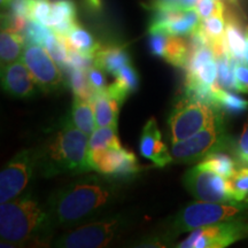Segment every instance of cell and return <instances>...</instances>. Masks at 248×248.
<instances>
[{"instance_id": "obj_24", "label": "cell", "mask_w": 248, "mask_h": 248, "mask_svg": "<svg viewBox=\"0 0 248 248\" xmlns=\"http://www.w3.org/2000/svg\"><path fill=\"white\" fill-rule=\"evenodd\" d=\"M67 38L68 44L71 47H74L80 53L90 55L93 57L95 52L98 51L100 47V44H98L95 42V39L93 38V36L89 32L88 30H85L82 26H79L78 23L68 32L67 36H64Z\"/></svg>"}, {"instance_id": "obj_44", "label": "cell", "mask_w": 248, "mask_h": 248, "mask_svg": "<svg viewBox=\"0 0 248 248\" xmlns=\"http://www.w3.org/2000/svg\"><path fill=\"white\" fill-rule=\"evenodd\" d=\"M11 1L12 0H1V6L2 7H4V6L5 7H8L9 4H11Z\"/></svg>"}, {"instance_id": "obj_8", "label": "cell", "mask_w": 248, "mask_h": 248, "mask_svg": "<svg viewBox=\"0 0 248 248\" xmlns=\"http://www.w3.org/2000/svg\"><path fill=\"white\" fill-rule=\"evenodd\" d=\"M247 237L248 222L245 218H234L193 230L176 247L224 248Z\"/></svg>"}, {"instance_id": "obj_10", "label": "cell", "mask_w": 248, "mask_h": 248, "mask_svg": "<svg viewBox=\"0 0 248 248\" xmlns=\"http://www.w3.org/2000/svg\"><path fill=\"white\" fill-rule=\"evenodd\" d=\"M22 61L43 92H59L66 88V80L62 76L60 67L45 47L36 44H26Z\"/></svg>"}, {"instance_id": "obj_5", "label": "cell", "mask_w": 248, "mask_h": 248, "mask_svg": "<svg viewBox=\"0 0 248 248\" xmlns=\"http://www.w3.org/2000/svg\"><path fill=\"white\" fill-rule=\"evenodd\" d=\"M131 218L125 214L100 217L70 229L53 243L60 248H100L119 239L131 226Z\"/></svg>"}, {"instance_id": "obj_12", "label": "cell", "mask_w": 248, "mask_h": 248, "mask_svg": "<svg viewBox=\"0 0 248 248\" xmlns=\"http://www.w3.org/2000/svg\"><path fill=\"white\" fill-rule=\"evenodd\" d=\"M89 164L92 170L113 179L130 178L141 170L136 155L123 147L89 151Z\"/></svg>"}, {"instance_id": "obj_41", "label": "cell", "mask_w": 248, "mask_h": 248, "mask_svg": "<svg viewBox=\"0 0 248 248\" xmlns=\"http://www.w3.org/2000/svg\"><path fill=\"white\" fill-rule=\"evenodd\" d=\"M30 4H31V0H12L8 7L11 8L12 14L29 18Z\"/></svg>"}, {"instance_id": "obj_43", "label": "cell", "mask_w": 248, "mask_h": 248, "mask_svg": "<svg viewBox=\"0 0 248 248\" xmlns=\"http://www.w3.org/2000/svg\"><path fill=\"white\" fill-rule=\"evenodd\" d=\"M244 63H246L248 66V27L246 31V47H245V53H244Z\"/></svg>"}, {"instance_id": "obj_7", "label": "cell", "mask_w": 248, "mask_h": 248, "mask_svg": "<svg viewBox=\"0 0 248 248\" xmlns=\"http://www.w3.org/2000/svg\"><path fill=\"white\" fill-rule=\"evenodd\" d=\"M229 144L230 140L225 132L223 117H221L191 137L171 142L170 153L173 163L192 164L214 152L224 151Z\"/></svg>"}, {"instance_id": "obj_42", "label": "cell", "mask_w": 248, "mask_h": 248, "mask_svg": "<svg viewBox=\"0 0 248 248\" xmlns=\"http://www.w3.org/2000/svg\"><path fill=\"white\" fill-rule=\"evenodd\" d=\"M86 4L93 9H98L101 6V0H86Z\"/></svg>"}, {"instance_id": "obj_28", "label": "cell", "mask_w": 248, "mask_h": 248, "mask_svg": "<svg viewBox=\"0 0 248 248\" xmlns=\"http://www.w3.org/2000/svg\"><path fill=\"white\" fill-rule=\"evenodd\" d=\"M68 74H69V86L73 90L74 95L77 98L91 101L95 91L90 84L88 70L69 68Z\"/></svg>"}, {"instance_id": "obj_9", "label": "cell", "mask_w": 248, "mask_h": 248, "mask_svg": "<svg viewBox=\"0 0 248 248\" xmlns=\"http://www.w3.org/2000/svg\"><path fill=\"white\" fill-rule=\"evenodd\" d=\"M37 172L36 150L17 153L0 173V202H7L27 192Z\"/></svg>"}, {"instance_id": "obj_16", "label": "cell", "mask_w": 248, "mask_h": 248, "mask_svg": "<svg viewBox=\"0 0 248 248\" xmlns=\"http://www.w3.org/2000/svg\"><path fill=\"white\" fill-rule=\"evenodd\" d=\"M93 61L95 66L100 67L110 75L116 76L124 66L131 63V57L124 46L108 45L99 47L93 55Z\"/></svg>"}, {"instance_id": "obj_20", "label": "cell", "mask_w": 248, "mask_h": 248, "mask_svg": "<svg viewBox=\"0 0 248 248\" xmlns=\"http://www.w3.org/2000/svg\"><path fill=\"white\" fill-rule=\"evenodd\" d=\"M24 44H26V39H24L22 33H18L16 31L8 29V28H2L1 35H0L1 66L17 61L22 57Z\"/></svg>"}, {"instance_id": "obj_22", "label": "cell", "mask_w": 248, "mask_h": 248, "mask_svg": "<svg viewBox=\"0 0 248 248\" xmlns=\"http://www.w3.org/2000/svg\"><path fill=\"white\" fill-rule=\"evenodd\" d=\"M190 53L191 48L188 40L183 38L182 36H168L162 59L173 67L185 68Z\"/></svg>"}, {"instance_id": "obj_40", "label": "cell", "mask_w": 248, "mask_h": 248, "mask_svg": "<svg viewBox=\"0 0 248 248\" xmlns=\"http://www.w3.org/2000/svg\"><path fill=\"white\" fill-rule=\"evenodd\" d=\"M150 48L151 53L156 58H162L164 47H166L167 38L169 35L162 32H151L150 33Z\"/></svg>"}, {"instance_id": "obj_13", "label": "cell", "mask_w": 248, "mask_h": 248, "mask_svg": "<svg viewBox=\"0 0 248 248\" xmlns=\"http://www.w3.org/2000/svg\"><path fill=\"white\" fill-rule=\"evenodd\" d=\"M1 88L6 94L16 99L35 98L42 91L23 61L1 66Z\"/></svg>"}, {"instance_id": "obj_30", "label": "cell", "mask_w": 248, "mask_h": 248, "mask_svg": "<svg viewBox=\"0 0 248 248\" xmlns=\"http://www.w3.org/2000/svg\"><path fill=\"white\" fill-rule=\"evenodd\" d=\"M228 181L234 201L248 202V166H241Z\"/></svg>"}, {"instance_id": "obj_33", "label": "cell", "mask_w": 248, "mask_h": 248, "mask_svg": "<svg viewBox=\"0 0 248 248\" xmlns=\"http://www.w3.org/2000/svg\"><path fill=\"white\" fill-rule=\"evenodd\" d=\"M52 12L51 0H31L29 18L47 27Z\"/></svg>"}, {"instance_id": "obj_27", "label": "cell", "mask_w": 248, "mask_h": 248, "mask_svg": "<svg viewBox=\"0 0 248 248\" xmlns=\"http://www.w3.org/2000/svg\"><path fill=\"white\" fill-rule=\"evenodd\" d=\"M216 62L218 69L217 86L224 90H237L234 78V66L237 62L230 57L228 52L216 55Z\"/></svg>"}, {"instance_id": "obj_19", "label": "cell", "mask_w": 248, "mask_h": 248, "mask_svg": "<svg viewBox=\"0 0 248 248\" xmlns=\"http://www.w3.org/2000/svg\"><path fill=\"white\" fill-rule=\"evenodd\" d=\"M139 86V75L131 63L124 66L115 76V82L108 86L107 92L117 99L121 104L125 101L131 93L137 91Z\"/></svg>"}, {"instance_id": "obj_21", "label": "cell", "mask_w": 248, "mask_h": 248, "mask_svg": "<svg viewBox=\"0 0 248 248\" xmlns=\"http://www.w3.org/2000/svg\"><path fill=\"white\" fill-rule=\"evenodd\" d=\"M69 119L77 129L88 136L94 131L95 125H97L92 102L77 97L74 98Z\"/></svg>"}, {"instance_id": "obj_6", "label": "cell", "mask_w": 248, "mask_h": 248, "mask_svg": "<svg viewBox=\"0 0 248 248\" xmlns=\"http://www.w3.org/2000/svg\"><path fill=\"white\" fill-rule=\"evenodd\" d=\"M221 117L222 111L218 108L185 97L170 111L168 117L170 141L184 140Z\"/></svg>"}, {"instance_id": "obj_36", "label": "cell", "mask_w": 248, "mask_h": 248, "mask_svg": "<svg viewBox=\"0 0 248 248\" xmlns=\"http://www.w3.org/2000/svg\"><path fill=\"white\" fill-rule=\"evenodd\" d=\"M88 77L90 84L95 92L106 91L108 89L107 79H106V71L101 69L100 67L93 64L91 68L88 69Z\"/></svg>"}, {"instance_id": "obj_17", "label": "cell", "mask_w": 248, "mask_h": 248, "mask_svg": "<svg viewBox=\"0 0 248 248\" xmlns=\"http://www.w3.org/2000/svg\"><path fill=\"white\" fill-rule=\"evenodd\" d=\"M97 126H116L120 108L123 104L106 91L95 92L92 98Z\"/></svg>"}, {"instance_id": "obj_1", "label": "cell", "mask_w": 248, "mask_h": 248, "mask_svg": "<svg viewBox=\"0 0 248 248\" xmlns=\"http://www.w3.org/2000/svg\"><path fill=\"white\" fill-rule=\"evenodd\" d=\"M120 186L104 175H86L53 192L45 206L54 228L73 229L102 217L119 202Z\"/></svg>"}, {"instance_id": "obj_11", "label": "cell", "mask_w": 248, "mask_h": 248, "mask_svg": "<svg viewBox=\"0 0 248 248\" xmlns=\"http://www.w3.org/2000/svg\"><path fill=\"white\" fill-rule=\"evenodd\" d=\"M183 184L192 197L208 202H237L230 191L229 181L212 170L197 164L183 177Z\"/></svg>"}, {"instance_id": "obj_39", "label": "cell", "mask_w": 248, "mask_h": 248, "mask_svg": "<svg viewBox=\"0 0 248 248\" xmlns=\"http://www.w3.org/2000/svg\"><path fill=\"white\" fill-rule=\"evenodd\" d=\"M234 78L237 91L248 93V66L244 62H237L234 66Z\"/></svg>"}, {"instance_id": "obj_29", "label": "cell", "mask_w": 248, "mask_h": 248, "mask_svg": "<svg viewBox=\"0 0 248 248\" xmlns=\"http://www.w3.org/2000/svg\"><path fill=\"white\" fill-rule=\"evenodd\" d=\"M44 47L48 54L53 58V60L57 62L58 66L61 69L67 70L68 67V46L66 37L58 35L54 31L49 33L46 42L44 44Z\"/></svg>"}, {"instance_id": "obj_35", "label": "cell", "mask_w": 248, "mask_h": 248, "mask_svg": "<svg viewBox=\"0 0 248 248\" xmlns=\"http://www.w3.org/2000/svg\"><path fill=\"white\" fill-rule=\"evenodd\" d=\"M200 0H153L151 2V8L155 9H181L187 11L197 7Z\"/></svg>"}, {"instance_id": "obj_32", "label": "cell", "mask_w": 248, "mask_h": 248, "mask_svg": "<svg viewBox=\"0 0 248 248\" xmlns=\"http://www.w3.org/2000/svg\"><path fill=\"white\" fill-rule=\"evenodd\" d=\"M52 31L53 30L49 29L45 24H42L33 20H29L26 28H24L22 35L24 39H26V44H36L44 47L46 38H47Z\"/></svg>"}, {"instance_id": "obj_31", "label": "cell", "mask_w": 248, "mask_h": 248, "mask_svg": "<svg viewBox=\"0 0 248 248\" xmlns=\"http://www.w3.org/2000/svg\"><path fill=\"white\" fill-rule=\"evenodd\" d=\"M216 59V54L214 48L210 45L202 46V47L193 49L191 51L190 57H188L187 63H186V73L187 75L186 76H192L197 73L198 70L200 69L203 64H206L207 62L214 60Z\"/></svg>"}, {"instance_id": "obj_34", "label": "cell", "mask_w": 248, "mask_h": 248, "mask_svg": "<svg viewBox=\"0 0 248 248\" xmlns=\"http://www.w3.org/2000/svg\"><path fill=\"white\" fill-rule=\"evenodd\" d=\"M217 74H218V69H217V62L216 59L207 62L206 64H203L194 75L192 76H186V77H192V78L198 79L199 82L203 83V84L210 86V88L217 89Z\"/></svg>"}, {"instance_id": "obj_3", "label": "cell", "mask_w": 248, "mask_h": 248, "mask_svg": "<svg viewBox=\"0 0 248 248\" xmlns=\"http://www.w3.org/2000/svg\"><path fill=\"white\" fill-rule=\"evenodd\" d=\"M37 172L45 178L59 175H80L91 171L88 135L77 129L70 119L60 124L40 148L36 150Z\"/></svg>"}, {"instance_id": "obj_2", "label": "cell", "mask_w": 248, "mask_h": 248, "mask_svg": "<svg viewBox=\"0 0 248 248\" xmlns=\"http://www.w3.org/2000/svg\"><path fill=\"white\" fill-rule=\"evenodd\" d=\"M54 229L46 206L29 191L0 206L1 246H42L48 243Z\"/></svg>"}, {"instance_id": "obj_15", "label": "cell", "mask_w": 248, "mask_h": 248, "mask_svg": "<svg viewBox=\"0 0 248 248\" xmlns=\"http://www.w3.org/2000/svg\"><path fill=\"white\" fill-rule=\"evenodd\" d=\"M77 24V9L73 0H54L47 27L55 33L67 36Z\"/></svg>"}, {"instance_id": "obj_4", "label": "cell", "mask_w": 248, "mask_h": 248, "mask_svg": "<svg viewBox=\"0 0 248 248\" xmlns=\"http://www.w3.org/2000/svg\"><path fill=\"white\" fill-rule=\"evenodd\" d=\"M248 215V202H208L195 201L186 204L162 226L160 233L141 241L144 247L170 246L177 237L199 228L217 224L229 219L245 218Z\"/></svg>"}, {"instance_id": "obj_38", "label": "cell", "mask_w": 248, "mask_h": 248, "mask_svg": "<svg viewBox=\"0 0 248 248\" xmlns=\"http://www.w3.org/2000/svg\"><path fill=\"white\" fill-rule=\"evenodd\" d=\"M222 8H224V4H223L222 0H200L195 7L201 20L212 16Z\"/></svg>"}, {"instance_id": "obj_37", "label": "cell", "mask_w": 248, "mask_h": 248, "mask_svg": "<svg viewBox=\"0 0 248 248\" xmlns=\"http://www.w3.org/2000/svg\"><path fill=\"white\" fill-rule=\"evenodd\" d=\"M235 157L241 166H248V119L245 123L243 131L235 144Z\"/></svg>"}, {"instance_id": "obj_23", "label": "cell", "mask_w": 248, "mask_h": 248, "mask_svg": "<svg viewBox=\"0 0 248 248\" xmlns=\"http://www.w3.org/2000/svg\"><path fill=\"white\" fill-rule=\"evenodd\" d=\"M198 166L203 169L212 170L226 179L231 178L233 173L237 171V161L223 151H217L208 154L198 163Z\"/></svg>"}, {"instance_id": "obj_14", "label": "cell", "mask_w": 248, "mask_h": 248, "mask_svg": "<svg viewBox=\"0 0 248 248\" xmlns=\"http://www.w3.org/2000/svg\"><path fill=\"white\" fill-rule=\"evenodd\" d=\"M139 151L142 156L151 160L160 168L172 162L171 153L168 150V146L162 141V136L154 117L148 120L142 129Z\"/></svg>"}, {"instance_id": "obj_18", "label": "cell", "mask_w": 248, "mask_h": 248, "mask_svg": "<svg viewBox=\"0 0 248 248\" xmlns=\"http://www.w3.org/2000/svg\"><path fill=\"white\" fill-rule=\"evenodd\" d=\"M246 31L234 15H228L224 35V44L228 53L235 62H244L246 47Z\"/></svg>"}, {"instance_id": "obj_26", "label": "cell", "mask_w": 248, "mask_h": 248, "mask_svg": "<svg viewBox=\"0 0 248 248\" xmlns=\"http://www.w3.org/2000/svg\"><path fill=\"white\" fill-rule=\"evenodd\" d=\"M116 126H97L89 138V151L102 148H122Z\"/></svg>"}, {"instance_id": "obj_25", "label": "cell", "mask_w": 248, "mask_h": 248, "mask_svg": "<svg viewBox=\"0 0 248 248\" xmlns=\"http://www.w3.org/2000/svg\"><path fill=\"white\" fill-rule=\"evenodd\" d=\"M215 106L222 113L229 115H239L248 109V100L229 92L228 90L218 88L215 92Z\"/></svg>"}]
</instances>
